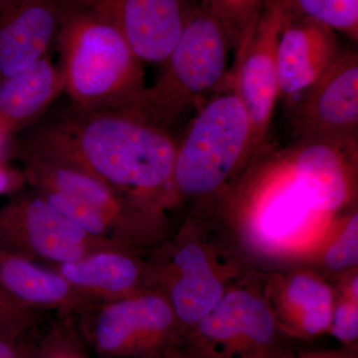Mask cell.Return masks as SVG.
Here are the masks:
<instances>
[{
  "label": "cell",
  "mask_w": 358,
  "mask_h": 358,
  "mask_svg": "<svg viewBox=\"0 0 358 358\" xmlns=\"http://www.w3.org/2000/svg\"><path fill=\"white\" fill-rule=\"evenodd\" d=\"M207 3L227 28L237 51L255 29L261 13L259 0H208Z\"/></svg>",
  "instance_id": "cb8c5ba5"
},
{
  "label": "cell",
  "mask_w": 358,
  "mask_h": 358,
  "mask_svg": "<svg viewBox=\"0 0 358 358\" xmlns=\"http://www.w3.org/2000/svg\"><path fill=\"white\" fill-rule=\"evenodd\" d=\"M232 47L208 3L193 8L155 83L121 112L169 131L220 85Z\"/></svg>",
  "instance_id": "8992f818"
},
{
  "label": "cell",
  "mask_w": 358,
  "mask_h": 358,
  "mask_svg": "<svg viewBox=\"0 0 358 358\" xmlns=\"http://www.w3.org/2000/svg\"><path fill=\"white\" fill-rule=\"evenodd\" d=\"M264 273L266 301L287 336L307 343L329 334L334 307L331 282L306 265Z\"/></svg>",
  "instance_id": "4fadbf2b"
},
{
  "label": "cell",
  "mask_w": 358,
  "mask_h": 358,
  "mask_svg": "<svg viewBox=\"0 0 358 358\" xmlns=\"http://www.w3.org/2000/svg\"><path fill=\"white\" fill-rule=\"evenodd\" d=\"M250 124L233 90L204 103L178 141L173 193L178 209L211 206L253 162Z\"/></svg>",
  "instance_id": "5b68a950"
},
{
  "label": "cell",
  "mask_w": 358,
  "mask_h": 358,
  "mask_svg": "<svg viewBox=\"0 0 358 358\" xmlns=\"http://www.w3.org/2000/svg\"><path fill=\"white\" fill-rule=\"evenodd\" d=\"M121 31L143 63L162 64L178 41L193 8L185 0H66Z\"/></svg>",
  "instance_id": "5bb4252c"
},
{
  "label": "cell",
  "mask_w": 358,
  "mask_h": 358,
  "mask_svg": "<svg viewBox=\"0 0 358 358\" xmlns=\"http://www.w3.org/2000/svg\"><path fill=\"white\" fill-rule=\"evenodd\" d=\"M121 247L131 246L89 234L34 190L11 195L0 206V251L37 263L62 264L100 250Z\"/></svg>",
  "instance_id": "30bf717a"
},
{
  "label": "cell",
  "mask_w": 358,
  "mask_h": 358,
  "mask_svg": "<svg viewBox=\"0 0 358 358\" xmlns=\"http://www.w3.org/2000/svg\"><path fill=\"white\" fill-rule=\"evenodd\" d=\"M148 260L154 287L166 294L183 334L257 270L216 211L205 206L186 208Z\"/></svg>",
  "instance_id": "3957f363"
},
{
  "label": "cell",
  "mask_w": 358,
  "mask_h": 358,
  "mask_svg": "<svg viewBox=\"0 0 358 358\" xmlns=\"http://www.w3.org/2000/svg\"><path fill=\"white\" fill-rule=\"evenodd\" d=\"M45 313L25 307L0 287V338L18 341L43 322Z\"/></svg>",
  "instance_id": "d4e9b609"
},
{
  "label": "cell",
  "mask_w": 358,
  "mask_h": 358,
  "mask_svg": "<svg viewBox=\"0 0 358 358\" xmlns=\"http://www.w3.org/2000/svg\"><path fill=\"white\" fill-rule=\"evenodd\" d=\"M10 138L11 136H9L4 131V129L0 127V162H1L2 157H3L4 152L7 150V145H8Z\"/></svg>",
  "instance_id": "f1b7e54d"
},
{
  "label": "cell",
  "mask_w": 358,
  "mask_h": 358,
  "mask_svg": "<svg viewBox=\"0 0 358 358\" xmlns=\"http://www.w3.org/2000/svg\"><path fill=\"white\" fill-rule=\"evenodd\" d=\"M289 14L282 0H266L255 29L236 51L232 90L248 115L253 159L268 147V131L279 98L278 43Z\"/></svg>",
  "instance_id": "8fae6325"
},
{
  "label": "cell",
  "mask_w": 358,
  "mask_h": 358,
  "mask_svg": "<svg viewBox=\"0 0 358 358\" xmlns=\"http://www.w3.org/2000/svg\"><path fill=\"white\" fill-rule=\"evenodd\" d=\"M65 91L62 71L50 56L0 81V127L9 136L41 119Z\"/></svg>",
  "instance_id": "d6986e66"
},
{
  "label": "cell",
  "mask_w": 358,
  "mask_h": 358,
  "mask_svg": "<svg viewBox=\"0 0 358 358\" xmlns=\"http://www.w3.org/2000/svg\"><path fill=\"white\" fill-rule=\"evenodd\" d=\"M265 273L254 270L185 331L186 358H291L296 341L278 326L264 294Z\"/></svg>",
  "instance_id": "52a82bcc"
},
{
  "label": "cell",
  "mask_w": 358,
  "mask_h": 358,
  "mask_svg": "<svg viewBox=\"0 0 358 358\" xmlns=\"http://www.w3.org/2000/svg\"><path fill=\"white\" fill-rule=\"evenodd\" d=\"M162 358H186L185 355L181 352L173 353V355H167V357H164Z\"/></svg>",
  "instance_id": "f546056e"
},
{
  "label": "cell",
  "mask_w": 358,
  "mask_h": 358,
  "mask_svg": "<svg viewBox=\"0 0 358 358\" xmlns=\"http://www.w3.org/2000/svg\"><path fill=\"white\" fill-rule=\"evenodd\" d=\"M355 199L338 143L298 138L268 147L215 204L252 265L262 272L306 265Z\"/></svg>",
  "instance_id": "6da1fadb"
},
{
  "label": "cell",
  "mask_w": 358,
  "mask_h": 358,
  "mask_svg": "<svg viewBox=\"0 0 358 358\" xmlns=\"http://www.w3.org/2000/svg\"><path fill=\"white\" fill-rule=\"evenodd\" d=\"M329 282L334 292V307L327 334L345 348H357L358 267L341 273Z\"/></svg>",
  "instance_id": "44dd1931"
},
{
  "label": "cell",
  "mask_w": 358,
  "mask_h": 358,
  "mask_svg": "<svg viewBox=\"0 0 358 358\" xmlns=\"http://www.w3.org/2000/svg\"><path fill=\"white\" fill-rule=\"evenodd\" d=\"M294 138H358V53L338 58L294 103Z\"/></svg>",
  "instance_id": "7c38bea8"
},
{
  "label": "cell",
  "mask_w": 358,
  "mask_h": 358,
  "mask_svg": "<svg viewBox=\"0 0 358 358\" xmlns=\"http://www.w3.org/2000/svg\"><path fill=\"white\" fill-rule=\"evenodd\" d=\"M0 287L25 307L78 317L98 303L56 271L23 257L0 251Z\"/></svg>",
  "instance_id": "ac0fdd59"
},
{
  "label": "cell",
  "mask_w": 358,
  "mask_h": 358,
  "mask_svg": "<svg viewBox=\"0 0 358 358\" xmlns=\"http://www.w3.org/2000/svg\"><path fill=\"white\" fill-rule=\"evenodd\" d=\"M343 50L333 29L310 18L289 14L277 48L279 96L291 105Z\"/></svg>",
  "instance_id": "e0dca14e"
},
{
  "label": "cell",
  "mask_w": 358,
  "mask_h": 358,
  "mask_svg": "<svg viewBox=\"0 0 358 358\" xmlns=\"http://www.w3.org/2000/svg\"><path fill=\"white\" fill-rule=\"evenodd\" d=\"M61 0L0 4V81L49 56L60 28Z\"/></svg>",
  "instance_id": "2e32d148"
},
{
  "label": "cell",
  "mask_w": 358,
  "mask_h": 358,
  "mask_svg": "<svg viewBox=\"0 0 358 358\" xmlns=\"http://www.w3.org/2000/svg\"><path fill=\"white\" fill-rule=\"evenodd\" d=\"M28 358H92L78 329L76 317L58 315L39 341H34Z\"/></svg>",
  "instance_id": "603a6c76"
},
{
  "label": "cell",
  "mask_w": 358,
  "mask_h": 358,
  "mask_svg": "<svg viewBox=\"0 0 358 358\" xmlns=\"http://www.w3.org/2000/svg\"><path fill=\"white\" fill-rule=\"evenodd\" d=\"M291 358H358L357 348H343L341 350H315L298 352Z\"/></svg>",
  "instance_id": "83f0119b"
},
{
  "label": "cell",
  "mask_w": 358,
  "mask_h": 358,
  "mask_svg": "<svg viewBox=\"0 0 358 358\" xmlns=\"http://www.w3.org/2000/svg\"><path fill=\"white\" fill-rule=\"evenodd\" d=\"M33 343L28 341L27 334L18 341L0 338V358H28Z\"/></svg>",
  "instance_id": "4316f807"
},
{
  "label": "cell",
  "mask_w": 358,
  "mask_h": 358,
  "mask_svg": "<svg viewBox=\"0 0 358 358\" xmlns=\"http://www.w3.org/2000/svg\"><path fill=\"white\" fill-rule=\"evenodd\" d=\"M20 152L27 185L62 193L100 212L114 227L117 241L150 253L176 229L171 216L134 206L68 160L36 148Z\"/></svg>",
  "instance_id": "9c48e42d"
},
{
  "label": "cell",
  "mask_w": 358,
  "mask_h": 358,
  "mask_svg": "<svg viewBox=\"0 0 358 358\" xmlns=\"http://www.w3.org/2000/svg\"><path fill=\"white\" fill-rule=\"evenodd\" d=\"M23 147L72 162L143 210L169 216L178 210L173 193L178 141L121 110L83 112L71 106Z\"/></svg>",
  "instance_id": "7a4b0ae2"
},
{
  "label": "cell",
  "mask_w": 358,
  "mask_h": 358,
  "mask_svg": "<svg viewBox=\"0 0 358 358\" xmlns=\"http://www.w3.org/2000/svg\"><path fill=\"white\" fill-rule=\"evenodd\" d=\"M76 322L96 358H162L181 352L182 329L157 288L98 303Z\"/></svg>",
  "instance_id": "ba28073f"
},
{
  "label": "cell",
  "mask_w": 358,
  "mask_h": 358,
  "mask_svg": "<svg viewBox=\"0 0 358 358\" xmlns=\"http://www.w3.org/2000/svg\"><path fill=\"white\" fill-rule=\"evenodd\" d=\"M2 1H3V0H0V4L2 3Z\"/></svg>",
  "instance_id": "4dcf8cb0"
},
{
  "label": "cell",
  "mask_w": 358,
  "mask_h": 358,
  "mask_svg": "<svg viewBox=\"0 0 358 358\" xmlns=\"http://www.w3.org/2000/svg\"><path fill=\"white\" fill-rule=\"evenodd\" d=\"M26 185L27 183L22 169H14L0 162V196L16 194Z\"/></svg>",
  "instance_id": "484cf974"
},
{
  "label": "cell",
  "mask_w": 358,
  "mask_h": 358,
  "mask_svg": "<svg viewBox=\"0 0 358 358\" xmlns=\"http://www.w3.org/2000/svg\"><path fill=\"white\" fill-rule=\"evenodd\" d=\"M71 106L83 112L129 107L145 88L143 62L117 28L61 0L56 42Z\"/></svg>",
  "instance_id": "277c9868"
},
{
  "label": "cell",
  "mask_w": 358,
  "mask_h": 358,
  "mask_svg": "<svg viewBox=\"0 0 358 358\" xmlns=\"http://www.w3.org/2000/svg\"><path fill=\"white\" fill-rule=\"evenodd\" d=\"M289 13L310 18L358 40V0H282Z\"/></svg>",
  "instance_id": "7402d4cb"
},
{
  "label": "cell",
  "mask_w": 358,
  "mask_h": 358,
  "mask_svg": "<svg viewBox=\"0 0 358 358\" xmlns=\"http://www.w3.org/2000/svg\"><path fill=\"white\" fill-rule=\"evenodd\" d=\"M306 266L327 281L358 267V203L339 214L326 239Z\"/></svg>",
  "instance_id": "ffe728a7"
},
{
  "label": "cell",
  "mask_w": 358,
  "mask_h": 358,
  "mask_svg": "<svg viewBox=\"0 0 358 358\" xmlns=\"http://www.w3.org/2000/svg\"><path fill=\"white\" fill-rule=\"evenodd\" d=\"M147 252L133 247L100 250L77 260L44 264L78 293L96 303L129 298L155 288Z\"/></svg>",
  "instance_id": "9a60e30c"
}]
</instances>
